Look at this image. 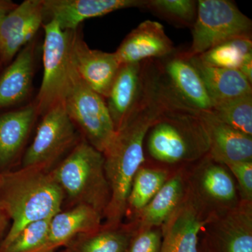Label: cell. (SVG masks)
<instances>
[{"mask_svg":"<svg viewBox=\"0 0 252 252\" xmlns=\"http://www.w3.org/2000/svg\"><path fill=\"white\" fill-rule=\"evenodd\" d=\"M173 107L170 96L160 86L145 84L130 116L104 152L111 192L104 214L106 228H116L125 217L132 180L145 161L144 144L147 133L158 118Z\"/></svg>","mask_w":252,"mask_h":252,"instance_id":"1","label":"cell"},{"mask_svg":"<svg viewBox=\"0 0 252 252\" xmlns=\"http://www.w3.org/2000/svg\"><path fill=\"white\" fill-rule=\"evenodd\" d=\"M64 193L51 172L21 168L0 173V201L12 224L0 243V252L26 225L61 211Z\"/></svg>","mask_w":252,"mask_h":252,"instance_id":"2","label":"cell"},{"mask_svg":"<svg viewBox=\"0 0 252 252\" xmlns=\"http://www.w3.org/2000/svg\"><path fill=\"white\" fill-rule=\"evenodd\" d=\"M199 113L185 106L164 112L146 137L149 156L168 165L194 162L206 157L208 139Z\"/></svg>","mask_w":252,"mask_h":252,"instance_id":"3","label":"cell"},{"mask_svg":"<svg viewBox=\"0 0 252 252\" xmlns=\"http://www.w3.org/2000/svg\"><path fill=\"white\" fill-rule=\"evenodd\" d=\"M51 173L64 195L77 205H89L104 217L111 192L102 152L83 139Z\"/></svg>","mask_w":252,"mask_h":252,"instance_id":"4","label":"cell"},{"mask_svg":"<svg viewBox=\"0 0 252 252\" xmlns=\"http://www.w3.org/2000/svg\"><path fill=\"white\" fill-rule=\"evenodd\" d=\"M42 81L34 99L39 116L64 103L72 84L73 67L70 57L72 31H63L54 21L44 23Z\"/></svg>","mask_w":252,"mask_h":252,"instance_id":"5","label":"cell"},{"mask_svg":"<svg viewBox=\"0 0 252 252\" xmlns=\"http://www.w3.org/2000/svg\"><path fill=\"white\" fill-rule=\"evenodd\" d=\"M251 20L228 0L198 1L197 16L192 29V43L183 54L198 56L223 41L252 36Z\"/></svg>","mask_w":252,"mask_h":252,"instance_id":"6","label":"cell"},{"mask_svg":"<svg viewBox=\"0 0 252 252\" xmlns=\"http://www.w3.org/2000/svg\"><path fill=\"white\" fill-rule=\"evenodd\" d=\"M64 106L68 116L81 131L84 139L103 154L117 131L105 99L81 80L74 69Z\"/></svg>","mask_w":252,"mask_h":252,"instance_id":"7","label":"cell"},{"mask_svg":"<svg viewBox=\"0 0 252 252\" xmlns=\"http://www.w3.org/2000/svg\"><path fill=\"white\" fill-rule=\"evenodd\" d=\"M41 117L35 136L23 156L21 168L47 171L79 142L77 127L68 116L64 102L52 107Z\"/></svg>","mask_w":252,"mask_h":252,"instance_id":"8","label":"cell"},{"mask_svg":"<svg viewBox=\"0 0 252 252\" xmlns=\"http://www.w3.org/2000/svg\"><path fill=\"white\" fill-rule=\"evenodd\" d=\"M192 176L188 193L204 212L218 217L240 205L236 185L226 166L209 157L202 159Z\"/></svg>","mask_w":252,"mask_h":252,"instance_id":"9","label":"cell"},{"mask_svg":"<svg viewBox=\"0 0 252 252\" xmlns=\"http://www.w3.org/2000/svg\"><path fill=\"white\" fill-rule=\"evenodd\" d=\"M70 57L73 67L81 80L106 99L121 67L114 53L91 49L80 28L72 31Z\"/></svg>","mask_w":252,"mask_h":252,"instance_id":"10","label":"cell"},{"mask_svg":"<svg viewBox=\"0 0 252 252\" xmlns=\"http://www.w3.org/2000/svg\"><path fill=\"white\" fill-rule=\"evenodd\" d=\"M159 62L169 89L181 103L195 112L212 110L213 104L203 80L183 53H173Z\"/></svg>","mask_w":252,"mask_h":252,"instance_id":"11","label":"cell"},{"mask_svg":"<svg viewBox=\"0 0 252 252\" xmlns=\"http://www.w3.org/2000/svg\"><path fill=\"white\" fill-rule=\"evenodd\" d=\"M44 24L43 0H26L17 4L0 23V57L9 64L32 41Z\"/></svg>","mask_w":252,"mask_h":252,"instance_id":"12","label":"cell"},{"mask_svg":"<svg viewBox=\"0 0 252 252\" xmlns=\"http://www.w3.org/2000/svg\"><path fill=\"white\" fill-rule=\"evenodd\" d=\"M205 212L188 193L171 217L162 225L160 252H198V235L215 217Z\"/></svg>","mask_w":252,"mask_h":252,"instance_id":"13","label":"cell"},{"mask_svg":"<svg viewBox=\"0 0 252 252\" xmlns=\"http://www.w3.org/2000/svg\"><path fill=\"white\" fill-rule=\"evenodd\" d=\"M144 4L142 0H43L44 23L54 21L63 31H73L86 20Z\"/></svg>","mask_w":252,"mask_h":252,"instance_id":"14","label":"cell"},{"mask_svg":"<svg viewBox=\"0 0 252 252\" xmlns=\"http://www.w3.org/2000/svg\"><path fill=\"white\" fill-rule=\"evenodd\" d=\"M174 52L173 43L163 26L157 21L147 20L126 36L114 54L123 65L162 59Z\"/></svg>","mask_w":252,"mask_h":252,"instance_id":"15","label":"cell"},{"mask_svg":"<svg viewBox=\"0 0 252 252\" xmlns=\"http://www.w3.org/2000/svg\"><path fill=\"white\" fill-rule=\"evenodd\" d=\"M209 142L208 156L222 165L252 160V137L220 121L211 112L199 113Z\"/></svg>","mask_w":252,"mask_h":252,"instance_id":"16","label":"cell"},{"mask_svg":"<svg viewBox=\"0 0 252 252\" xmlns=\"http://www.w3.org/2000/svg\"><path fill=\"white\" fill-rule=\"evenodd\" d=\"M39 116L34 100L0 114V170L11 166L22 153Z\"/></svg>","mask_w":252,"mask_h":252,"instance_id":"17","label":"cell"},{"mask_svg":"<svg viewBox=\"0 0 252 252\" xmlns=\"http://www.w3.org/2000/svg\"><path fill=\"white\" fill-rule=\"evenodd\" d=\"M35 39L23 48L0 74V109L22 103L32 89L35 70Z\"/></svg>","mask_w":252,"mask_h":252,"instance_id":"18","label":"cell"},{"mask_svg":"<svg viewBox=\"0 0 252 252\" xmlns=\"http://www.w3.org/2000/svg\"><path fill=\"white\" fill-rule=\"evenodd\" d=\"M102 218L103 216L94 209L83 204L67 211L59 212L51 219L44 252H53L78 235L98 231Z\"/></svg>","mask_w":252,"mask_h":252,"instance_id":"19","label":"cell"},{"mask_svg":"<svg viewBox=\"0 0 252 252\" xmlns=\"http://www.w3.org/2000/svg\"><path fill=\"white\" fill-rule=\"evenodd\" d=\"M142 67L143 63L121 66L106 98L116 131L125 124L140 97Z\"/></svg>","mask_w":252,"mask_h":252,"instance_id":"20","label":"cell"},{"mask_svg":"<svg viewBox=\"0 0 252 252\" xmlns=\"http://www.w3.org/2000/svg\"><path fill=\"white\" fill-rule=\"evenodd\" d=\"M189 59L201 77L213 106L252 94V84L240 71L207 65L198 56Z\"/></svg>","mask_w":252,"mask_h":252,"instance_id":"21","label":"cell"},{"mask_svg":"<svg viewBox=\"0 0 252 252\" xmlns=\"http://www.w3.org/2000/svg\"><path fill=\"white\" fill-rule=\"evenodd\" d=\"M187 187L182 173L168 179L153 199L136 215L137 230L162 226L185 200Z\"/></svg>","mask_w":252,"mask_h":252,"instance_id":"22","label":"cell"},{"mask_svg":"<svg viewBox=\"0 0 252 252\" xmlns=\"http://www.w3.org/2000/svg\"><path fill=\"white\" fill-rule=\"evenodd\" d=\"M220 216L219 238L224 252H252V203H240Z\"/></svg>","mask_w":252,"mask_h":252,"instance_id":"23","label":"cell"},{"mask_svg":"<svg viewBox=\"0 0 252 252\" xmlns=\"http://www.w3.org/2000/svg\"><path fill=\"white\" fill-rule=\"evenodd\" d=\"M202 63L212 67L239 70L252 59V36L233 38L198 56Z\"/></svg>","mask_w":252,"mask_h":252,"instance_id":"24","label":"cell"},{"mask_svg":"<svg viewBox=\"0 0 252 252\" xmlns=\"http://www.w3.org/2000/svg\"><path fill=\"white\" fill-rule=\"evenodd\" d=\"M168 179V174L164 169L141 167L132 180L126 213L130 212L137 215L153 199Z\"/></svg>","mask_w":252,"mask_h":252,"instance_id":"25","label":"cell"},{"mask_svg":"<svg viewBox=\"0 0 252 252\" xmlns=\"http://www.w3.org/2000/svg\"><path fill=\"white\" fill-rule=\"evenodd\" d=\"M132 237L127 230L104 228L78 235L68 245L69 252H126Z\"/></svg>","mask_w":252,"mask_h":252,"instance_id":"26","label":"cell"},{"mask_svg":"<svg viewBox=\"0 0 252 252\" xmlns=\"http://www.w3.org/2000/svg\"><path fill=\"white\" fill-rule=\"evenodd\" d=\"M211 112L222 122L252 137V94L215 104Z\"/></svg>","mask_w":252,"mask_h":252,"instance_id":"27","label":"cell"},{"mask_svg":"<svg viewBox=\"0 0 252 252\" xmlns=\"http://www.w3.org/2000/svg\"><path fill=\"white\" fill-rule=\"evenodd\" d=\"M144 8L158 14L177 26L193 27L197 16L198 1L193 0H149Z\"/></svg>","mask_w":252,"mask_h":252,"instance_id":"28","label":"cell"},{"mask_svg":"<svg viewBox=\"0 0 252 252\" xmlns=\"http://www.w3.org/2000/svg\"><path fill=\"white\" fill-rule=\"evenodd\" d=\"M51 219L36 220L26 225L1 252H44Z\"/></svg>","mask_w":252,"mask_h":252,"instance_id":"29","label":"cell"},{"mask_svg":"<svg viewBox=\"0 0 252 252\" xmlns=\"http://www.w3.org/2000/svg\"><path fill=\"white\" fill-rule=\"evenodd\" d=\"M161 245L162 232L158 228L137 230L126 252H160Z\"/></svg>","mask_w":252,"mask_h":252,"instance_id":"30","label":"cell"},{"mask_svg":"<svg viewBox=\"0 0 252 252\" xmlns=\"http://www.w3.org/2000/svg\"><path fill=\"white\" fill-rule=\"evenodd\" d=\"M225 166L236 179L241 193L242 203H252V160L230 162Z\"/></svg>","mask_w":252,"mask_h":252,"instance_id":"31","label":"cell"},{"mask_svg":"<svg viewBox=\"0 0 252 252\" xmlns=\"http://www.w3.org/2000/svg\"><path fill=\"white\" fill-rule=\"evenodd\" d=\"M16 6L17 4L10 0H0V23Z\"/></svg>","mask_w":252,"mask_h":252,"instance_id":"32","label":"cell"},{"mask_svg":"<svg viewBox=\"0 0 252 252\" xmlns=\"http://www.w3.org/2000/svg\"><path fill=\"white\" fill-rule=\"evenodd\" d=\"M8 219H9V217L6 215L4 207L2 206V204L0 201V238L4 233L6 226H7Z\"/></svg>","mask_w":252,"mask_h":252,"instance_id":"33","label":"cell"},{"mask_svg":"<svg viewBox=\"0 0 252 252\" xmlns=\"http://www.w3.org/2000/svg\"><path fill=\"white\" fill-rule=\"evenodd\" d=\"M3 65L2 62H1V57H0V68Z\"/></svg>","mask_w":252,"mask_h":252,"instance_id":"34","label":"cell"}]
</instances>
